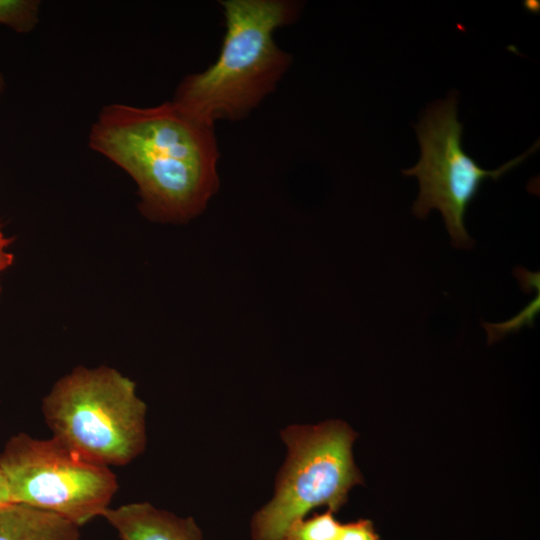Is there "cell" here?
<instances>
[{
    "instance_id": "cell-11",
    "label": "cell",
    "mask_w": 540,
    "mask_h": 540,
    "mask_svg": "<svg viewBox=\"0 0 540 540\" xmlns=\"http://www.w3.org/2000/svg\"><path fill=\"white\" fill-rule=\"evenodd\" d=\"M334 540H381L374 529L372 521L358 519L341 524Z\"/></svg>"
},
{
    "instance_id": "cell-6",
    "label": "cell",
    "mask_w": 540,
    "mask_h": 540,
    "mask_svg": "<svg viewBox=\"0 0 540 540\" xmlns=\"http://www.w3.org/2000/svg\"><path fill=\"white\" fill-rule=\"evenodd\" d=\"M415 129L421 157L414 167L403 170L404 175L419 180V196L412 212L425 218L431 209H438L453 246L470 248L473 240L465 228V214L481 184L487 178L497 181L534 153L539 142L496 170L481 168L462 147V124L457 120L455 93L431 104Z\"/></svg>"
},
{
    "instance_id": "cell-10",
    "label": "cell",
    "mask_w": 540,
    "mask_h": 540,
    "mask_svg": "<svg viewBox=\"0 0 540 540\" xmlns=\"http://www.w3.org/2000/svg\"><path fill=\"white\" fill-rule=\"evenodd\" d=\"M39 7L35 0H0V24L27 33L37 25Z\"/></svg>"
},
{
    "instance_id": "cell-2",
    "label": "cell",
    "mask_w": 540,
    "mask_h": 540,
    "mask_svg": "<svg viewBox=\"0 0 540 540\" xmlns=\"http://www.w3.org/2000/svg\"><path fill=\"white\" fill-rule=\"evenodd\" d=\"M225 35L218 58L203 72L187 75L173 102L213 124L238 121L272 93L292 63L274 40L277 28L294 23L302 4L293 0H223Z\"/></svg>"
},
{
    "instance_id": "cell-1",
    "label": "cell",
    "mask_w": 540,
    "mask_h": 540,
    "mask_svg": "<svg viewBox=\"0 0 540 540\" xmlns=\"http://www.w3.org/2000/svg\"><path fill=\"white\" fill-rule=\"evenodd\" d=\"M91 149L126 171L150 221L184 223L217 192L219 149L214 125L167 101L154 107H104L91 127Z\"/></svg>"
},
{
    "instance_id": "cell-9",
    "label": "cell",
    "mask_w": 540,
    "mask_h": 540,
    "mask_svg": "<svg viewBox=\"0 0 540 540\" xmlns=\"http://www.w3.org/2000/svg\"><path fill=\"white\" fill-rule=\"evenodd\" d=\"M340 525L334 512L330 510L315 513L309 518L293 522L284 533L282 540H334Z\"/></svg>"
},
{
    "instance_id": "cell-12",
    "label": "cell",
    "mask_w": 540,
    "mask_h": 540,
    "mask_svg": "<svg viewBox=\"0 0 540 540\" xmlns=\"http://www.w3.org/2000/svg\"><path fill=\"white\" fill-rule=\"evenodd\" d=\"M13 242V239L8 237L1 226L0 223V275L13 264L14 255L10 251V246ZM1 292V286H0Z\"/></svg>"
},
{
    "instance_id": "cell-13",
    "label": "cell",
    "mask_w": 540,
    "mask_h": 540,
    "mask_svg": "<svg viewBox=\"0 0 540 540\" xmlns=\"http://www.w3.org/2000/svg\"><path fill=\"white\" fill-rule=\"evenodd\" d=\"M11 503L10 494L4 476L0 472V507Z\"/></svg>"
},
{
    "instance_id": "cell-4",
    "label": "cell",
    "mask_w": 540,
    "mask_h": 540,
    "mask_svg": "<svg viewBox=\"0 0 540 540\" xmlns=\"http://www.w3.org/2000/svg\"><path fill=\"white\" fill-rule=\"evenodd\" d=\"M356 436L348 424L334 420L283 430L287 458L273 498L252 519V540H282L293 522L320 506L337 512L362 482L352 453Z\"/></svg>"
},
{
    "instance_id": "cell-7",
    "label": "cell",
    "mask_w": 540,
    "mask_h": 540,
    "mask_svg": "<svg viewBox=\"0 0 540 540\" xmlns=\"http://www.w3.org/2000/svg\"><path fill=\"white\" fill-rule=\"evenodd\" d=\"M121 540H202L192 518H181L148 502L108 508L102 515Z\"/></svg>"
},
{
    "instance_id": "cell-5",
    "label": "cell",
    "mask_w": 540,
    "mask_h": 540,
    "mask_svg": "<svg viewBox=\"0 0 540 540\" xmlns=\"http://www.w3.org/2000/svg\"><path fill=\"white\" fill-rule=\"evenodd\" d=\"M11 503L56 513L78 526L102 516L118 490L109 467L89 461L52 437L12 436L0 453Z\"/></svg>"
},
{
    "instance_id": "cell-14",
    "label": "cell",
    "mask_w": 540,
    "mask_h": 540,
    "mask_svg": "<svg viewBox=\"0 0 540 540\" xmlns=\"http://www.w3.org/2000/svg\"><path fill=\"white\" fill-rule=\"evenodd\" d=\"M4 85H5L4 78H3V75L0 72V94L3 92Z\"/></svg>"
},
{
    "instance_id": "cell-8",
    "label": "cell",
    "mask_w": 540,
    "mask_h": 540,
    "mask_svg": "<svg viewBox=\"0 0 540 540\" xmlns=\"http://www.w3.org/2000/svg\"><path fill=\"white\" fill-rule=\"evenodd\" d=\"M79 527L32 506L9 503L0 507V540H80Z\"/></svg>"
},
{
    "instance_id": "cell-3",
    "label": "cell",
    "mask_w": 540,
    "mask_h": 540,
    "mask_svg": "<svg viewBox=\"0 0 540 540\" xmlns=\"http://www.w3.org/2000/svg\"><path fill=\"white\" fill-rule=\"evenodd\" d=\"M146 410L135 383L108 366L74 368L42 402L52 437L107 467L126 465L143 452Z\"/></svg>"
}]
</instances>
